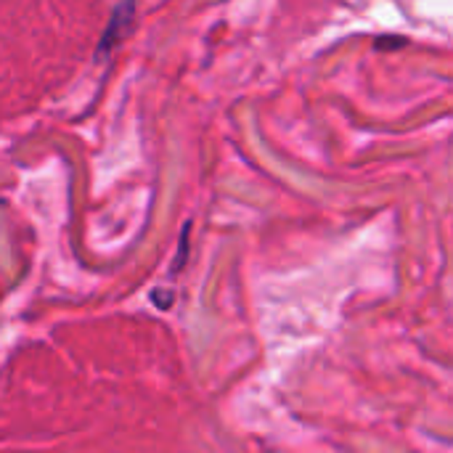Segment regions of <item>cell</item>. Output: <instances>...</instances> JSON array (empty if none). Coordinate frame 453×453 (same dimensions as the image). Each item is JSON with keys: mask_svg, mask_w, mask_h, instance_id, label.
I'll return each mask as SVG.
<instances>
[{"mask_svg": "<svg viewBox=\"0 0 453 453\" xmlns=\"http://www.w3.org/2000/svg\"><path fill=\"white\" fill-rule=\"evenodd\" d=\"M154 300H159V303H162V305H159V308H167V303H170V300H173V295H170V297H167V295H162V292H157V295H154Z\"/></svg>", "mask_w": 453, "mask_h": 453, "instance_id": "cell-1", "label": "cell"}]
</instances>
